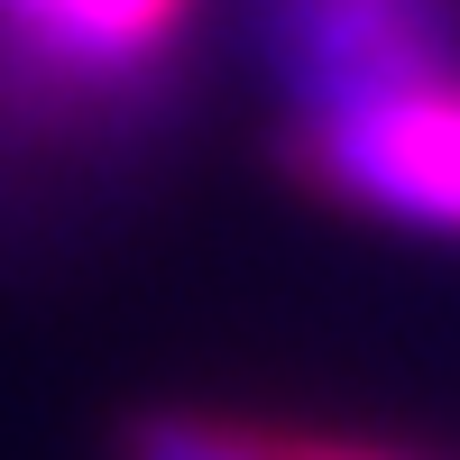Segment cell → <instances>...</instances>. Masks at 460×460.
I'll use <instances>...</instances> for the list:
<instances>
[{"label":"cell","instance_id":"obj_2","mask_svg":"<svg viewBox=\"0 0 460 460\" xmlns=\"http://www.w3.org/2000/svg\"><path fill=\"white\" fill-rule=\"evenodd\" d=\"M184 0H0V47L28 84H111L175 37Z\"/></svg>","mask_w":460,"mask_h":460},{"label":"cell","instance_id":"obj_3","mask_svg":"<svg viewBox=\"0 0 460 460\" xmlns=\"http://www.w3.org/2000/svg\"><path fill=\"white\" fill-rule=\"evenodd\" d=\"M120 460H304V442L258 424H212V414H138L120 433Z\"/></svg>","mask_w":460,"mask_h":460},{"label":"cell","instance_id":"obj_4","mask_svg":"<svg viewBox=\"0 0 460 460\" xmlns=\"http://www.w3.org/2000/svg\"><path fill=\"white\" fill-rule=\"evenodd\" d=\"M304 460H377V451H332V442H304Z\"/></svg>","mask_w":460,"mask_h":460},{"label":"cell","instance_id":"obj_1","mask_svg":"<svg viewBox=\"0 0 460 460\" xmlns=\"http://www.w3.org/2000/svg\"><path fill=\"white\" fill-rule=\"evenodd\" d=\"M295 166L323 194H350L368 212L460 230V93H396V102H341L314 111L295 138Z\"/></svg>","mask_w":460,"mask_h":460}]
</instances>
